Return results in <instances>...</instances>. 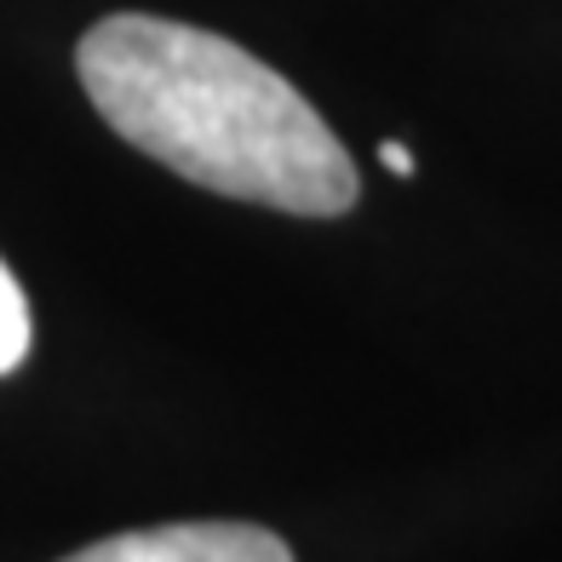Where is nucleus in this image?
I'll return each mask as SVG.
<instances>
[{
  "label": "nucleus",
  "mask_w": 562,
  "mask_h": 562,
  "mask_svg": "<svg viewBox=\"0 0 562 562\" xmlns=\"http://www.w3.org/2000/svg\"><path fill=\"white\" fill-rule=\"evenodd\" d=\"M75 69L115 133L201 190L299 218H339L362 178L288 75L213 30L115 12L75 46Z\"/></svg>",
  "instance_id": "obj_1"
},
{
  "label": "nucleus",
  "mask_w": 562,
  "mask_h": 562,
  "mask_svg": "<svg viewBox=\"0 0 562 562\" xmlns=\"http://www.w3.org/2000/svg\"><path fill=\"white\" fill-rule=\"evenodd\" d=\"M64 562H293V551L259 522H161L110 533Z\"/></svg>",
  "instance_id": "obj_2"
},
{
  "label": "nucleus",
  "mask_w": 562,
  "mask_h": 562,
  "mask_svg": "<svg viewBox=\"0 0 562 562\" xmlns=\"http://www.w3.org/2000/svg\"><path fill=\"white\" fill-rule=\"evenodd\" d=\"M30 339H35V327H30V299H23L18 276L7 270V259H0V373L23 368Z\"/></svg>",
  "instance_id": "obj_3"
},
{
  "label": "nucleus",
  "mask_w": 562,
  "mask_h": 562,
  "mask_svg": "<svg viewBox=\"0 0 562 562\" xmlns=\"http://www.w3.org/2000/svg\"><path fill=\"white\" fill-rule=\"evenodd\" d=\"M379 161H385L396 178H414V149L396 144V138H391V144H379Z\"/></svg>",
  "instance_id": "obj_4"
}]
</instances>
